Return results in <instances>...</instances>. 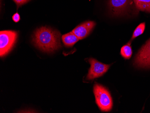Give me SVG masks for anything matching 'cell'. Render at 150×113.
I'll list each match as a JSON object with an SVG mask.
<instances>
[{"mask_svg":"<svg viewBox=\"0 0 150 113\" xmlns=\"http://www.w3.org/2000/svg\"><path fill=\"white\" fill-rule=\"evenodd\" d=\"M61 33L50 28L42 27L35 31L33 41L35 46L46 52H52L61 48Z\"/></svg>","mask_w":150,"mask_h":113,"instance_id":"cell-1","label":"cell"},{"mask_svg":"<svg viewBox=\"0 0 150 113\" xmlns=\"http://www.w3.org/2000/svg\"><path fill=\"white\" fill-rule=\"evenodd\" d=\"M93 93L96 103L102 112H110L113 106L112 99L110 92L104 87L97 83L93 86Z\"/></svg>","mask_w":150,"mask_h":113,"instance_id":"cell-2","label":"cell"},{"mask_svg":"<svg viewBox=\"0 0 150 113\" xmlns=\"http://www.w3.org/2000/svg\"><path fill=\"white\" fill-rule=\"evenodd\" d=\"M108 6L111 14L117 16L133 13L136 8L133 0H108Z\"/></svg>","mask_w":150,"mask_h":113,"instance_id":"cell-3","label":"cell"},{"mask_svg":"<svg viewBox=\"0 0 150 113\" xmlns=\"http://www.w3.org/2000/svg\"><path fill=\"white\" fill-rule=\"evenodd\" d=\"M18 33L11 30L1 31L0 33V56L4 57L8 54L16 43Z\"/></svg>","mask_w":150,"mask_h":113,"instance_id":"cell-4","label":"cell"},{"mask_svg":"<svg viewBox=\"0 0 150 113\" xmlns=\"http://www.w3.org/2000/svg\"><path fill=\"white\" fill-rule=\"evenodd\" d=\"M134 65L139 68H150V38L142 45L136 55Z\"/></svg>","mask_w":150,"mask_h":113,"instance_id":"cell-5","label":"cell"},{"mask_svg":"<svg viewBox=\"0 0 150 113\" xmlns=\"http://www.w3.org/2000/svg\"><path fill=\"white\" fill-rule=\"evenodd\" d=\"M88 61L91 66L86 78L88 80H93L103 75L111 66L110 65L103 64L92 58L88 59Z\"/></svg>","mask_w":150,"mask_h":113,"instance_id":"cell-6","label":"cell"},{"mask_svg":"<svg viewBox=\"0 0 150 113\" xmlns=\"http://www.w3.org/2000/svg\"><path fill=\"white\" fill-rule=\"evenodd\" d=\"M96 25L94 21L85 22L75 28L72 32L80 40L86 38L91 33Z\"/></svg>","mask_w":150,"mask_h":113,"instance_id":"cell-7","label":"cell"},{"mask_svg":"<svg viewBox=\"0 0 150 113\" xmlns=\"http://www.w3.org/2000/svg\"><path fill=\"white\" fill-rule=\"evenodd\" d=\"M62 39L64 45L67 48L72 47L80 40L77 36L75 35L72 32H70L63 35L62 37Z\"/></svg>","mask_w":150,"mask_h":113,"instance_id":"cell-8","label":"cell"},{"mask_svg":"<svg viewBox=\"0 0 150 113\" xmlns=\"http://www.w3.org/2000/svg\"><path fill=\"white\" fill-rule=\"evenodd\" d=\"M133 1L138 11L150 13V0H133Z\"/></svg>","mask_w":150,"mask_h":113,"instance_id":"cell-9","label":"cell"},{"mask_svg":"<svg viewBox=\"0 0 150 113\" xmlns=\"http://www.w3.org/2000/svg\"><path fill=\"white\" fill-rule=\"evenodd\" d=\"M131 41L128 43L127 44L124 45L120 50V55L125 59H130L133 54L132 48L131 45Z\"/></svg>","mask_w":150,"mask_h":113,"instance_id":"cell-10","label":"cell"},{"mask_svg":"<svg viewBox=\"0 0 150 113\" xmlns=\"http://www.w3.org/2000/svg\"><path fill=\"white\" fill-rule=\"evenodd\" d=\"M146 23H140L139 25H138L136 29L134 31L132 35V38L131 39V41H132L134 39L138 37V36L142 35L144 33L145 29Z\"/></svg>","mask_w":150,"mask_h":113,"instance_id":"cell-11","label":"cell"},{"mask_svg":"<svg viewBox=\"0 0 150 113\" xmlns=\"http://www.w3.org/2000/svg\"><path fill=\"white\" fill-rule=\"evenodd\" d=\"M13 1L16 2L18 6V7H19L20 6H22L23 4L27 3L28 1H30V0H13Z\"/></svg>","mask_w":150,"mask_h":113,"instance_id":"cell-12","label":"cell"},{"mask_svg":"<svg viewBox=\"0 0 150 113\" xmlns=\"http://www.w3.org/2000/svg\"><path fill=\"white\" fill-rule=\"evenodd\" d=\"M12 18L13 21L15 22H18L20 21V16H19V14H18V13H16L14 14V15L13 16Z\"/></svg>","mask_w":150,"mask_h":113,"instance_id":"cell-13","label":"cell"}]
</instances>
